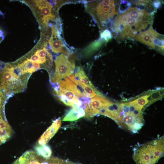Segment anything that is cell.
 I'll return each mask as SVG.
<instances>
[{"instance_id": "1", "label": "cell", "mask_w": 164, "mask_h": 164, "mask_svg": "<svg viewBox=\"0 0 164 164\" xmlns=\"http://www.w3.org/2000/svg\"><path fill=\"white\" fill-rule=\"evenodd\" d=\"M153 20V15L145 9L130 8L117 16L111 29L118 39H135L140 33L152 26Z\"/></svg>"}, {"instance_id": "2", "label": "cell", "mask_w": 164, "mask_h": 164, "mask_svg": "<svg viewBox=\"0 0 164 164\" xmlns=\"http://www.w3.org/2000/svg\"><path fill=\"white\" fill-rule=\"evenodd\" d=\"M164 137L138 145L133 149L136 164H155L164 155Z\"/></svg>"}, {"instance_id": "3", "label": "cell", "mask_w": 164, "mask_h": 164, "mask_svg": "<svg viewBox=\"0 0 164 164\" xmlns=\"http://www.w3.org/2000/svg\"><path fill=\"white\" fill-rule=\"evenodd\" d=\"M86 9L101 25L103 23L112 18L117 12L114 0L89 2L87 4Z\"/></svg>"}, {"instance_id": "4", "label": "cell", "mask_w": 164, "mask_h": 164, "mask_svg": "<svg viewBox=\"0 0 164 164\" xmlns=\"http://www.w3.org/2000/svg\"><path fill=\"white\" fill-rule=\"evenodd\" d=\"M55 71L51 79L53 83L57 82L61 79L72 75L75 69L74 61L66 55L62 54L55 60Z\"/></svg>"}, {"instance_id": "5", "label": "cell", "mask_w": 164, "mask_h": 164, "mask_svg": "<svg viewBox=\"0 0 164 164\" xmlns=\"http://www.w3.org/2000/svg\"><path fill=\"white\" fill-rule=\"evenodd\" d=\"M110 101L103 96L97 95L93 97L85 109V115L88 118L99 114L100 110L107 106Z\"/></svg>"}, {"instance_id": "6", "label": "cell", "mask_w": 164, "mask_h": 164, "mask_svg": "<svg viewBox=\"0 0 164 164\" xmlns=\"http://www.w3.org/2000/svg\"><path fill=\"white\" fill-rule=\"evenodd\" d=\"M161 37V35L154 30L151 26L147 30L140 33L135 39L155 49L156 41Z\"/></svg>"}, {"instance_id": "7", "label": "cell", "mask_w": 164, "mask_h": 164, "mask_svg": "<svg viewBox=\"0 0 164 164\" xmlns=\"http://www.w3.org/2000/svg\"><path fill=\"white\" fill-rule=\"evenodd\" d=\"M59 83L60 87L70 91L78 97H90L81 86L76 84L67 77L65 78V80H59Z\"/></svg>"}, {"instance_id": "8", "label": "cell", "mask_w": 164, "mask_h": 164, "mask_svg": "<svg viewBox=\"0 0 164 164\" xmlns=\"http://www.w3.org/2000/svg\"><path fill=\"white\" fill-rule=\"evenodd\" d=\"M44 158L32 151H27L15 160L13 164H41Z\"/></svg>"}, {"instance_id": "9", "label": "cell", "mask_w": 164, "mask_h": 164, "mask_svg": "<svg viewBox=\"0 0 164 164\" xmlns=\"http://www.w3.org/2000/svg\"><path fill=\"white\" fill-rule=\"evenodd\" d=\"M52 35L49 41L51 49L55 53L62 52L67 54V49L64 46L58 32L54 26H52Z\"/></svg>"}, {"instance_id": "10", "label": "cell", "mask_w": 164, "mask_h": 164, "mask_svg": "<svg viewBox=\"0 0 164 164\" xmlns=\"http://www.w3.org/2000/svg\"><path fill=\"white\" fill-rule=\"evenodd\" d=\"M61 122L60 118L54 120L52 125L39 139V144H46L57 132L61 126Z\"/></svg>"}, {"instance_id": "11", "label": "cell", "mask_w": 164, "mask_h": 164, "mask_svg": "<svg viewBox=\"0 0 164 164\" xmlns=\"http://www.w3.org/2000/svg\"><path fill=\"white\" fill-rule=\"evenodd\" d=\"M38 2L37 4L40 10L41 14L43 16V22L47 24L50 19H54L55 16L52 12V6L46 1H40Z\"/></svg>"}, {"instance_id": "12", "label": "cell", "mask_w": 164, "mask_h": 164, "mask_svg": "<svg viewBox=\"0 0 164 164\" xmlns=\"http://www.w3.org/2000/svg\"><path fill=\"white\" fill-rule=\"evenodd\" d=\"M85 114L84 109L74 104L62 120L65 121H75L84 116Z\"/></svg>"}, {"instance_id": "13", "label": "cell", "mask_w": 164, "mask_h": 164, "mask_svg": "<svg viewBox=\"0 0 164 164\" xmlns=\"http://www.w3.org/2000/svg\"><path fill=\"white\" fill-rule=\"evenodd\" d=\"M74 77L76 80H79L88 85L93 89L96 92L99 93L86 76L81 67H79L77 69Z\"/></svg>"}, {"instance_id": "14", "label": "cell", "mask_w": 164, "mask_h": 164, "mask_svg": "<svg viewBox=\"0 0 164 164\" xmlns=\"http://www.w3.org/2000/svg\"><path fill=\"white\" fill-rule=\"evenodd\" d=\"M35 149L38 155L45 159L50 157L52 153L50 147L46 144L37 145Z\"/></svg>"}, {"instance_id": "15", "label": "cell", "mask_w": 164, "mask_h": 164, "mask_svg": "<svg viewBox=\"0 0 164 164\" xmlns=\"http://www.w3.org/2000/svg\"><path fill=\"white\" fill-rule=\"evenodd\" d=\"M12 133V127L0 129V142L2 144L5 143L11 138Z\"/></svg>"}, {"instance_id": "16", "label": "cell", "mask_w": 164, "mask_h": 164, "mask_svg": "<svg viewBox=\"0 0 164 164\" xmlns=\"http://www.w3.org/2000/svg\"><path fill=\"white\" fill-rule=\"evenodd\" d=\"M46 160L49 164H80L74 163L55 157H49L46 159Z\"/></svg>"}, {"instance_id": "17", "label": "cell", "mask_w": 164, "mask_h": 164, "mask_svg": "<svg viewBox=\"0 0 164 164\" xmlns=\"http://www.w3.org/2000/svg\"><path fill=\"white\" fill-rule=\"evenodd\" d=\"M76 84H78L81 86L84 89L86 93L89 96L90 98H93L96 95V93L93 89L83 82L79 80H77Z\"/></svg>"}, {"instance_id": "18", "label": "cell", "mask_w": 164, "mask_h": 164, "mask_svg": "<svg viewBox=\"0 0 164 164\" xmlns=\"http://www.w3.org/2000/svg\"><path fill=\"white\" fill-rule=\"evenodd\" d=\"M147 95H145L141 97L134 101L142 109L145 108L146 107L148 106L147 105L148 102L147 99Z\"/></svg>"}, {"instance_id": "19", "label": "cell", "mask_w": 164, "mask_h": 164, "mask_svg": "<svg viewBox=\"0 0 164 164\" xmlns=\"http://www.w3.org/2000/svg\"><path fill=\"white\" fill-rule=\"evenodd\" d=\"M35 54L40 58H46V57L51 56L46 49L44 48L42 50H38L35 52Z\"/></svg>"}, {"instance_id": "20", "label": "cell", "mask_w": 164, "mask_h": 164, "mask_svg": "<svg viewBox=\"0 0 164 164\" xmlns=\"http://www.w3.org/2000/svg\"><path fill=\"white\" fill-rule=\"evenodd\" d=\"M150 94L151 95L152 98L154 102L160 100L162 98L159 94L158 90H153L152 91H151Z\"/></svg>"}, {"instance_id": "21", "label": "cell", "mask_w": 164, "mask_h": 164, "mask_svg": "<svg viewBox=\"0 0 164 164\" xmlns=\"http://www.w3.org/2000/svg\"><path fill=\"white\" fill-rule=\"evenodd\" d=\"M4 95L0 91V118L6 120L5 118L3 112L4 103L2 102V97H3Z\"/></svg>"}, {"instance_id": "22", "label": "cell", "mask_w": 164, "mask_h": 164, "mask_svg": "<svg viewBox=\"0 0 164 164\" xmlns=\"http://www.w3.org/2000/svg\"><path fill=\"white\" fill-rule=\"evenodd\" d=\"M101 37L103 38L105 40H108L111 37V35L110 32L108 30H106L101 33Z\"/></svg>"}, {"instance_id": "23", "label": "cell", "mask_w": 164, "mask_h": 164, "mask_svg": "<svg viewBox=\"0 0 164 164\" xmlns=\"http://www.w3.org/2000/svg\"><path fill=\"white\" fill-rule=\"evenodd\" d=\"M39 58V56L35 54L31 56L30 60L33 62H35L38 63Z\"/></svg>"}, {"instance_id": "24", "label": "cell", "mask_w": 164, "mask_h": 164, "mask_svg": "<svg viewBox=\"0 0 164 164\" xmlns=\"http://www.w3.org/2000/svg\"><path fill=\"white\" fill-rule=\"evenodd\" d=\"M33 66L36 70L40 68V65L39 63L33 62Z\"/></svg>"}, {"instance_id": "25", "label": "cell", "mask_w": 164, "mask_h": 164, "mask_svg": "<svg viewBox=\"0 0 164 164\" xmlns=\"http://www.w3.org/2000/svg\"><path fill=\"white\" fill-rule=\"evenodd\" d=\"M158 91L161 97L162 98L164 96V88H160Z\"/></svg>"}, {"instance_id": "26", "label": "cell", "mask_w": 164, "mask_h": 164, "mask_svg": "<svg viewBox=\"0 0 164 164\" xmlns=\"http://www.w3.org/2000/svg\"><path fill=\"white\" fill-rule=\"evenodd\" d=\"M4 38V36L3 35L0 36V43L2 40Z\"/></svg>"}]
</instances>
